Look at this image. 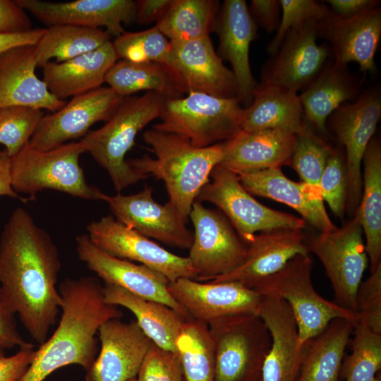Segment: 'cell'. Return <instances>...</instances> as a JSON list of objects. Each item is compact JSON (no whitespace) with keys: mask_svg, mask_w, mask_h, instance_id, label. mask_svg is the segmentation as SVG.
Returning <instances> with one entry per match:
<instances>
[{"mask_svg":"<svg viewBox=\"0 0 381 381\" xmlns=\"http://www.w3.org/2000/svg\"><path fill=\"white\" fill-rule=\"evenodd\" d=\"M61 266L49 234L27 210L16 209L0 238V292L40 346L48 339L61 309L56 286Z\"/></svg>","mask_w":381,"mask_h":381,"instance_id":"cell-1","label":"cell"},{"mask_svg":"<svg viewBox=\"0 0 381 381\" xmlns=\"http://www.w3.org/2000/svg\"><path fill=\"white\" fill-rule=\"evenodd\" d=\"M58 289L62 311L59 325L35 350L18 381H44L56 370L72 364L87 370L96 358L99 327L122 316L117 306L104 301L103 286L94 277L66 279Z\"/></svg>","mask_w":381,"mask_h":381,"instance_id":"cell-2","label":"cell"},{"mask_svg":"<svg viewBox=\"0 0 381 381\" xmlns=\"http://www.w3.org/2000/svg\"><path fill=\"white\" fill-rule=\"evenodd\" d=\"M143 140L155 158L145 156L128 160L129 164L142 174L164 181L168 202L186 224L198 195L223 158V142L198 147L181 136L153 128L144 132Z\"/></svg>","mask_w":381,"mask_h":381,"instance_id":"cell-3","label":"cell"},{"mask_svg":"<svg viewBox=\"0 0 381 381\" xmlns=\"http://www.w3.org/2000/svg\"><path fill=\"white\" fill-rule=\"evenodd\" d=\"M166 99L156 92L124 97L104 126L80 140L85 152L107 171L118 193L148 177L135 170L125 157L138 133L160 117Z\"/></svg>","mask_w":381,"mask_h":381,"instance_id":"cell-4","label":"cell"},{"mask_svg":"<svg viewBox=\"0 0 381 381\" xmlns=\"http://www.w3.org/2000/svg\"><path fill=\"white\" fill-rule=\"evenodd\" d=\"M313 266L309 253L298 255L252 288L262 296L277 297L288 303L296 322L301 347L334 319H346L353 324L358 321L356 313L318 294L312 282Z\"/></svg>","mask_w":381,"mask_h":381,"instance_id":"cell-5","label":"cell"},{"mask_svg":"<svg viewBox=\"0 0 381 381\" xmlns=\"http://www.w3.org/2000/svg\"><path fill=\"white\" fill-rule=\"evenodd\" d=\"M85 152L80 140L44 151L28 144L11 158L12 187L17 193L32 196L54 190L85 200L104 201L107 194L87 182L80 165V156Z\"/></svg>","mask_w":381,"mask_h":381,"instance_id":"cell-6","label":"cell"},{"mask_svg":"<svg viewBox=\"0 0 381 381\" xmlns=\"http://www.w3.org/2000/svg\"><path fill=\"white\" fill-rule=\"evenodd\" d=\"M243 111L238 97L189 92L183 97L166 99L161 121L152 128L205 147L224 142L241 131Z\"/></svg>","mask_w":381,"mask_h":381,"instance_id":"cell-7","label":"cell"},{"mask_svg":"<svg viewBox=\"0 0 381 381\" xmlns=\"http://www.w3.org/2000/svg\"><path fill=\"white\" fill-rule=\"evenodd\" d=\"M207 325L214 349V381H262L271 346L262 319L257 314H237Z\"/></svg>","mask_w":381,"mask_h":381,"instance_id":"cell-8","label":"cell"},{"mask_svg":"<svg viewBox=\"0 0 381 381\" xmlns=\"http://www.w3.org/2000/svg\"><path fill=\"white\" fill-rule=\"evenodd\" d=\"M210 177L212 181L204 186L196 200L210 202L220 209L246 245L258 232L302 229L306 226L303 219L259 202L236 174L219 164L213 169Z\"/></svg>","mask_w":381,"mask_h":381,"instance_id":"cell-9","label":"cell"},{"mask_svg":"<svg viewBox=\"0 0 381 381\" xmlns=\"http://www.w3.org/2000/svg\"><path fill=\"white\" fill-rule=\"evenodd\" d=\"M363 234L355 212L354 217L341 228L307 239L309 253H313L325 267L334 302L356 314V294L368 265Z\"/></svg>","mask_w":381,"mask_h":381,"instance_id":"cell-10","label":"cell"},{"mask_svg":"<svg viewBox=\"0 0 381 381\" xmlns=\"http://www.w3.org/2000/svg\"><path fill=\"white\" fill-rule=\"evenodd\" d=\"M189 219L194 233L188 258L197 273L195 280L209 282L243 262L247 245L221 213L195 200Z\"/></svg>","mask_w":381,"mask_h":381,"instance_id":"cell-11","label":"cell"},{"mask_svg":"<svg viewBox=\"0 0 381 381\" xmlns=\"http://www.w3.org/2000/svg\"><path fill=\"white\" fill-rule=\"evenodd\" d=\"M380 116V91L378 87H371L356 100L341 104L329 117L332 129L346 150V209L350 214L355 213L361 201L363 157Z\"/></svg>","mask_w":381,"mask_h":381,"instance_id":"cell-12","label":"cell"},{"mask_svg":"<svg viewBox=\"0 0 381 381\" xmlns=\"http://www.w3.org/2000/svg\"><path fill=\"white\" fill-rule=\"evenodd\" d=\"M87 231L90 241L104 252L147 266L163 274L169 282L181 278H197L188 257L166 250L111 215L92 222L87 225Z\"/></svg>","mask_w":381,"mask_h":381,"instance_id":"cell-13","label":"cell"},{"mask_svg":"<svg viewBox=\"0 0 381 381\" xmlns=\"http://www.w3.org/2000/svg\"><path fill=\"white\" fill-rule=\"evenodd\" d=\"M170 42L166 67L181 93L201 92L217 97H238L236 78L215 52L210 37Z\"/></svg>","mask_w":381,"mask_h":381,"instance_id":"cell-14","label":"cell"},{"mask_svg":"<svg viewBox=\"0 0 381 381\" xmlns=\"http://www.w3.org/2000/svg\"><path fill=\"white\" fill-rule=\"evenodd\" d=\"M318 21H307L288 32L264 65L262 83L298 92L315 79L332 54L328 44L317 43Z\"/></svg>","mask_w":381,"mask_h":381,"instance_id":"cell-15","label":"cell"},{"mask_svg":"<svg viewBox=\"0 0 381 381\" xmlns=\"http://www.w3.org/2000/svg\"><path fill=\"white\" fill-rule=\"evenodd\" d=\"M123 98L102 86L73 97L60 109L43 116L29 145L44 151L84 137L95 123L108 121Z\"/></svg>","mask_w":381,"mask_h":381,"instance_id":"cell-16","label":"cell"},{"mask_svg":"<svg viewBox=\"0 0 381 381\" xmlns=\"http://www.w3.org/2000/svg\"><path fill=\"white\" fill-rule=\"evenodd\" d=\"M168 290L190 318L207 325L233 315H258L263 298L253 289L236 282H205L190 278L169 282Z\"/></svg>","mask_w":381,"mask_h":381,"instance_id":"cell-17","label":"cell"},{"mask_svg":"<svg viewBox=\"0 0 381 381\" xmlns=\"http://www.w3.org/2000/svg\"><path fill=\"white\" fill-rule=\"evenodd\" d=\"M79 259L104 284L118 286L128 292L167 306L186 318V310L168 290L169 280L161 273L141 264L112 256L96 246L87 235L76 238Z\"/></svg>","mask_w":381,"mask_h":381,"instance_id":"cell-18","label":"cell"},{"mask_svg":"<svg viewBox=\"0 0 381 381\" xmlns=\"http://www.w3.org/2000/svg\"><path fill=\"white\" fill-rule=\"evenodd\" d=\"M104 201L115 219L127 227L164 244L190 248L193 234L169 202L161 205L154 200L151 187L131 195H107Z\"/></svg>","mask_w":381,"mask_h":381,"instance_id":"cell-19","label":"cell"},{"mask_svg":"<svg viewBox=\"0 0 381 381\" xmlns=\"http://www.w3.org/2000/svg\"><path fill=\"white\" fill-rule=\"evenodd\" d=\"M16 1L25 11L49 27L71 25L104 28L111 36L116 37L125 32L124 25L136 19L137 4L131 0Z\"/></svg>","mask_w":381,"mask_h":381,"instance_id":"cell-20","label":"cell"},{"mask_svg":"<svg viewBox=\"0 0 381 381\" xmlns=\"http://www.w3.org/2000/svg\"><path fill=\"white\" fill-rule=\"evenodd\" d=\"M318 36L329 42L333 61L356 62L361 71L375 70V56L381 37V9L375 7L343 18L332 13L318 23Z\"/></svg>","mask_w":381,"mask_h":381,"instance_id":"cell-21","label":"cell"},{"mask_svg":"<svg viewBox=\"0 0 381 381\" xmlns=\"http://www.w3.org/2000/svg\"><path fill=\"white\" fill-rule=\"evenodd\" d=\"M110 319L98 329L101 349L86 381H128L138 375L152 344L136 321Z\"/></svg>","mask_w":381,"mask_h":381,"instance_id":"cell-22","label":"cell"},{"mask_svg":"<svg viewBox=\"0 0 381 381\" xmlns=\"http://www.w3.org/2000/svg\"><path fill=\"white\" fill-rule=\"evenodd\" d=\"M219 56L228 61L236 80L238 99L248 107L257 86L251 72L249 49L256 37V24L244 0H226L216 18Z\"/></svg>","mask_w":381,"mask_h":381,"instance_id":"cell-23","label":"cell"},{"mask_svg":"<svg viewBox=\"0 0 381 381\" xmlns=\"http://www.w3.org/2000/svg\"><path fill=\"white\" fill-rule=\"evenodd\" d=\"M310 253L302 229H276L256 234L247 245L243 262L233 271L209 282H232L253 288L279 271L290 260Z\"/></svg>","mask_w":381,"mask_h":381,"instance_id":"cell-24","label":"cell"},{"mask_svg":"<svg viewBox=\"0 0 381 381\" xmlns=\"http://www.w3.org/2000/svg\"><path fill=\"white\" fill-rule=\"evenodd\" d=\"M35 45H19L0 53V108L28 107L54 112L66 103L53 95L35 74Z\"/></svg>","mask_w":381,"mask_h":381,"instance_id":"cell-25","label":"cell"},{"mask_svg":"<svg viewBox=\"0 0 381 381\" xmlns=\"http://www.w3.org/2000/svg\"><path fill=\"white\" fill-rule=\"evenodd\" d=\"M258 315L271 337V346L262 370V381H296L303 348L294 314L283 299L262 296Z\"/></svg>","mask_w":381,"mask_h":381,"instance_id":"cell-26","label":"cell"},{"mask_svg":"<svg viewBox=\"0 0 381 381\" xmlns=\"http://www.w3.org/2000/svg\"><path fill=\"white\" fill-rule=\"evenodd\" d=\"M297 135L282 129L240 131L223 142L219 165L236 174L290 164Z\"/></svg>","mask_w":381,"mask_h":381,"instance_id":"cell-27","label":"cell"},{"mask_svg":"<svg viewBox=\"0 0 381 381\" xmlns=\"http://www.w3.org/2000/svg\"><path fill=\"white\" fill-rule=\"evenodd\" d=\"M236 175L251 195L267 198L291 207L320 232H330L337 229L327 214L320 193L301 181L291 180L281 168Z\"/></svg>","mask_w":381,"mask_h":381,"instance_id":"cell-28","label":"cell"},{"mask_svg":"<svg viewBox=\"0 0 381 381\" xmlns=\"http://www.w3.org/2000/svg\"><path fill=\"white\" fill-rule=\"evenodd\" d=\"M117 60L109 41L70 60L48 62L42 67V80L53 95L65 100L102 87L107 73Z\"/></svg>","mask_w":381,"mask_h":381,"instance_id":"cell-29","label":"cell"},{"mask_svg":"<svg viewBox=\"0 0 381 381\" xmlns=\"http://www.w3.org/2000/svg\"><path fill=\"white\" fill-rule=\"evenodd\" d=\"M360 92V83L347 66L329 61L298 95L304 119L313 129L325 133L330 115L341 104L356 100Z\"/></svg>","mask_w":381,"mask_h":381,"instance_id":"cell-30","label":"cell"},{"mask_svg":"<svg viewBox=\"0 0 381 381\" xmlns=\"http://www.w3.org/2000/svg\"><path fill=\"white\" fill-rule=\"evenodd\" d=\"M297 92L261 83L250 104L244 108L241 130L282 129L299 134L305 128L302 105Z\"/></svg>","mask_w":381,"mask_h":381,"instance_id":"cell-31","label":"cell"},{"mask_svg":"<svg viewBox=\"0 0 381 381\" xmlns=\"http://www.w3.org/2000/svg\"><path fill=\"white\" fill-rule=\"evenodd\" d=\"M354 325L336 318L303 345L302 360L296 381H339L340 369Z\"/></svg>","mask_w":381,"mask_h":381,"instance_id":"cell-32","label":"cell"},{"mask_svg":"<svg viewBox=\"0 0 381 381\" xmlns=\"http://www.w3.org/2000/svg\"><path fill=\"white\" fill-rule=\"evenodd\" d=\"M103 294L107 303L129 310L152 343L176 352V339L188 318L164 304L137 296L114 284H104Z\"/></svg>","mask_w":381,"mask_h":381,"instance_id":"cell-33","label":"cell"},{"mask_svg":"<svg viewBox=\"0 0 381 381\" xmlns=\"http://www.w3.org/2000/svg\"><path fill=\"white\" fill-rule=\"evenodd\" d=\"M362 162V195L355 212L365 234L371 272L381 263V147L377 139H371Z\"/></svg>","mask_w":381,"mask_h":381,"instance_id":"cell-34","label":"cell"},{"mask_svg":"<svg viewBox=\"0 0 381 381\" xmlns=\"http://www.w3.org/2000/svg\"><path fill=\"white\" fill-rule=\"evenodd\" d=\"M104 83L121 97L144 90L158 92L167 99L181 95L168 68L155 62L117 61L107 73Z\"/></svg>","mask_w":381,"mask_h":381,"instance_id":"cell-35","label":"cell"},{"mask_svg":"<svg viewBox=\"0 0 381 381\" xmlns=\"http://www.w3.org/2000/svg\"><path fill=\"white\" fill-rule=\"evenodd\" d=\"M111 35L101 28L56 25L45 28L35 45L37 66L55 59L63 62L93 51L110 41Z\"/></svg>","mask_w":381,"mask_h":381,"instance_id":"cell-36","label":"cell"},{"mask_svg":"<svg viewBox=\"0 0 381 381\" xmlns=\"http://www.w3.org/2000/svg\"><path fill=\"white\" fill-rule=\"evenodd\" d=\"M219 8L215 0H172L156 26L169 41L209 37L214 30Z\"/></svg>","mask_w":381,"mask_h":381,"instance_id":"cell-37","label":"cell"},{"mask_svg":"<svg viewBox=\"0 0 381 381\" xmlns=\"http://www.w3.org/2000/svg\"><path fill=\"white\" fill-rule=\"evenodd\" d=\"M175 346L185 381H214V349L206 323L186 319Z\"/></svg>","mask_w":381,"mask_h":381,"instance_id":"cell-38","label":"cell"},{"mask_svg":"<svg viewBox=\"0 0 381 381\" xmlns=\"http://www.w3.org/2000/svg\"><path fill=\"white\" fill-rule=\"evenodd\" d=\"M353 332L351 353L344 358L340 374L344 381H381V334L359 321Z\"/></svg>","mask_w":381,"mask_h":381,"instance_id":"cell-39","label":"cell"},{"mask_svg":"<svg viewBox=\"0 0 381 381\" xmlns=\"http://www.w3.org/2000/svg\"><path fill=\"white\" fill-rule=\"evenodd\" d=\"M332 150L306 123L297 135L289 166L297 173L301 182L320 193V180Z\"/></svg>","mask_w":381,"mask_h":381,"instance_id":"cell-40","label":"cell"},{"mask_svg":"<svg viewBox=\"0 0 381 381\" xmlns=\"http://www.w3.org/2000/svg\"><path fill=\"white\" fill-rule=\"evenodd\" d=\"M118 59L133 62L168 63L170 42L155 25L138 32H124L112 42Z\"/></svg>","mask_w":381,"mask_h":381,"instance_id":"cell-41","label":"cell"},{"mask_svg":"<svg viewBox=\"0 0 381 381\" xmlns=\"http://www.w3.org/2000/svg\"><path fill=\"white\" fill-rule=\"evenodd\" d=\"M44 112L23 106L0 108V144L11 158L27 146Z\"/></svg>","mask_w":381,"mask_h":381,"instance_id":"cell-42","label":"cell"},{"mask_svg":"<svg viewBox=\"0 0 381 381\" xmlns=\"http://www.w3.org/2000/svg\"><path fill=\"white\" fill-rule=\"evenodd\" d=\"M282 18L274 38L267 45L272 56L278 50L288 32L307 21L325 17L330 10L323 4L314 0H279Z\"/></svg>","mask_w":381,"mask_h":381,"instance_id":"cell-43","label":"cell"},{"mask_svg":"<svg viewBox=\"0 0 381 381\" xmlns=\"http://www.w3.org/2000/svg\"><path fill=\"white\" fill-rule=\"evenodd\" d=\"M320 195L332 212L342 219L346 209L348 179L346 162L339 150L334 149L319 183Z\"/></svg>","mask_w":381,"mask_h":381,"instance_id":"cell-44","label":"cell"},{"mask_svg":"<svg viewBox=\"0 0 381 381\" xmlns=\"http://www.w3.org/2000/svg\"><path fill=\"white\" fill-rule=\"evenodd\" d=\"M138 381H185L176 352L152 343L138 373Z\"/></svg>","mask_w":381,"mask_h":381,"instance_id":"cell-45","label":"cell"},{"mask_svg":"<svg viewBox=\"0 0 381 381\" xmlns=\"http://www.w3.org/2000/svg\"><path fill=\"white\" fill-rule=\"evenodd\" d=\"M358 321L381 334V263L361 282L356 294Z\"/></svg>","mask_w":381,"mask_h":381,"instance_id":"cell-46","label":"cell"},{"mask_svg":"<svg viewBox=\"0 0 381 381\" xmlns=\"http://www.w3.org/2000/svg\"><path fill=\"white\" fill-rule=\"evenodd\" d=\"M26 11L13 0H0V35H13L32 30Z\"/></svg>","mask_w":381,"mask_h":381,"instance_id":"cell-47","label":"cell"},{"mask_svg":"<svg viewBox=\"0 0 381 381\" xmlns=\"http://www.w3.org/2000/svg\"><path fill=\"white\" fill-rule=\"evenodd\" d=\"M34 347L28 342L14 355L0 357V381H18L32 361Z\"/></svg>","mask_w":381,"mask_h":381,"instance_id":"cell-48","label":"cell"},{"mask_svg":"<svg viewBox=\"0 0 381 381\" xmlns=\"http://www.w3.org/2000/svg\"><path fill=\"white\" fill-rule=\"evenodd\" d=\"M28 343L18 329L16 315L6 305L0 292V357L5 356L6 350Z\"/></svg>","mask_w":381,"mask_h":381,"instance_id":"cell-49","label":"cell"},{"mask_svg":"<svg viewBox=\"0 0 381 381\" xmlns=\"http://www.w3.org/2000/svg\"><path fill=\"white\" fill-rule=\"evenodd\" d=\"M248 9L255 23L267 32L277 30L282 11L279 0H252Z\"/></svg>","mask_w":381,"mask_h":381,"instance_id":"cell-50","label":"cell"},{"mask_svg":"<svg viewBox=\"0 0 381 381\" xmlns=\"http://www.w3.org/2000/svg\"><path fill=\"white\" fill-rule=\"evenodd\" d=\"M326 2L332 13L343 18L353 17L367 9L378 7L380 4L377 0H328Z\"/></svg>","mask_w":381,"mask_h":381,"instance_id":"cell-51","label":"cell"},{"mask_svg":"<svg viewBox=\"0 0 381 381\" xmlns=\"http://www.w3.org/2000/svg\"><path fill=\"white\" fill-rule=\"evenodd\" d=\"M172 0L137 1L136 20L140 24L158 21L164 14Z\"/></svg>","mask_w":381,"mask_h":381,"instance_id":"cell-52","label":"cell"},{"mask_svg":"<svg viewBox=\"0 0 381 381\" xmlns=\"http://www.w3.org/2000/svg\"><path fill=\"white\" fill-rule=\"evenodd\" d=\"M44 31L45 28H32L18 34L0 35V53L16 46L35 45Z\"/></svg>","mask_w":381,"mask_h":381,"instance_id":"cell-53","label":"cell"},{"mask_svg":"<svg viewBox=\"0 0 381 381\" xmlns=\"http://www.w3.org/2000/svg\"><path fill=\"white\" fill-rule=\"evenodd\" d=\"M20 198L13 188L11 176V157L3 151L0 154V197Z\"/></svg>","mask_w":381,"mask_h":381,"instance_id":"cell-54","label":"cell"},{"mask_svg":"<svg viewBox=\"0 0 381 381\" xmlns=\"http://www.w3.org/2000/svg\"><path fill=\"white\" fill-rule=\"evenodd\" d=\"M128 381H138V380H137V379L135 377H134V378H132V379H131V380H129Z\"/></svg>","mask_w":381,"mask_h":381,"instance_id":"cell-55","label":"cell"},{"mask_svg":"<svg viewBox=\"0 0 381 381\" xmlns=\"http://www.w3.org/2000/svg\"><path fill=\"white\" fill-rule=\"evenodd\" d=\"M1 151H0V154H1Z\"/></svg>","mask_w":381,"mask_h":381,"instance_id":"cell-56","label":"cell"}]
</instances>
